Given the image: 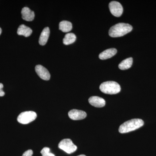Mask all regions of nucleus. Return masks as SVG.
<instances>
[{
  "mask_svg": "<svg viewBox=\"0 0 156 156\" xmlns=\"http://www.w3.org/2000/svg\"><path fill=\"white\" fill-rule=\"evenodd\" d=\"M132 27L128 23H120L112 27L109 30V35L112 37H122L132 30Z\"/></svg>",
  "mask_w": 156,
  "mask_h": 156,
  "instance_id": "obj_1",
  "label": "nucleus"
},
{
  "mask_svg": "<svg viewBox=\"0 0 156 156\" xmlns=\"http://www.w3.org/2000/svg\"><path fill=\"white\" fill-rule=\"evenodd\" d=\"M144 122L140 119H133L125 122L119 128V132L122 134L134 131L144 126Z\"/></svg>",
  "mask_w": 156,
  "mask_h": 156,
  "instance_id": "obj_2",
  "label": "nucleus"
},
{
  "mask_svg": "<svg viewBox=\"0 0 156 156\" xmlns=\"http://www.w3.org/2000/svg\"><path fill=\"white\" fill-rule=\"evenodd\" d=\"M99 89L103 93L109 95L116 94L121 89L119 84L114 81L104 82L101 84Z\"/></svg>",
  "mask_w": 156,
  "mask_h": 156,
  "instance_id": "obj_3",
  "label": "nucleus"
},
{
  "mask_svg": "<svg viewBox=\"0 0 156 156\" xmlns=\"http://www.w3.org/2000/svg\"><path fill=\"white\" fill-rule=\"evenodd\" d=\"M37 117L36 113L33 111L23 112L17 118L18 122L22 124H27L33 122Z\"/></svg>",
  "mask_w": 156,
  "mask_h": 156,
  "instance_id": "obj_4",
  "label": "nucleus"
},
{
  "mask_svg": "<svg viewBox=\"0 0 156 156\" xmlns=\"http://www.w3.org/2000/svg\"><path fill=\"white\" fill-rule=\"evenodd\" d=\"M58 147L66 153L71 154L76 151L77 147L70 139H64L58 144Z\"/></svg>",
  "mask_w": 156,
  "mask_h": 156,
  "instance_id": "obj_5",
  "label": "nucleus"
},
{
  "mask_svg": "<svg viewBox=\"0 0 156 156\" xmlns=\"http://www.w3.org/2000/svg\"><path fill=\"white\" fill-rule=\"evenodd\" d=\"M109 8L111 13L115 17H119L122 14L123 7L119 2L115 1L111 2L109 4Z\"/></svg>",
  "mask_w": 156,
  "mask_h": 156,
  "instance_id": "obj_6",
  "label": "nucleus"
},
{
  "mask_svg": "<svg viewBox=\"0 0 156 156\" xmlns=\"http://www.w3.org/2000/svg\"><path fill=\"white\" fill-rule=\"evenodd\" d=\"M68 115L70 119L73 120H80L85 119L87 114L86 112L83 111L72 109L69 112Z\"/></svg>",
  "mask_w": 156,
  "mask_h": 156,
  "instance_id": "obj_7",
  "label": "nucleus"
},
{
  "mask_svg": "<svg viewBox=\"0 0 156 156\" xmlns=\"http://www.w3.org/2000/svg\"><path fill=\"white\" fill-rule=\"evenodd\" d=\"M35 71L38 76L42 80L47 81L50 80V74L46 68L41 65H38L36 66Z\"/></svg>",
  "mask_w": 156,
  "mask_h": 156,
  "instance_id": "obj_8",
  "label": "nucleus"
},
{
  "mask_svg": "<svg viewBox=\"0 0 156 156\" xmlns=\"http://www.w3.org/2000/svg\"><path fill=\"white\" fill-rule=\"evenodd\" d=\"M89 102L92 106L97 108H101L105 106V101L102 98L98 96H92L89 99Z\"/></svg>",
  "mask_w": 156,
  "mask_h": 156,
  "instance_id": "obj_9",
  "label": "nucleus"
},
{
  "mask_svg": "<svg viewBox=\"0 0 156 156\" xmlns=\"http://www.w3.org/2000/svg\"><path fill=\"white\" fill-rule=\"evenodd\" d=\"M21 14L23 19L26 21H31L34 18V12L27 7H24L22 9Z\"/></svg>",
  "mask_w": 156,
  "mask_h": 156,
  "instance_id": "obj_10",
  "label": "nucleus"
},
{
  "mask_svg": "<svg viewBox=\"0 0 156 156\" xmlns=\"http://www.w3.org/2000/svg\"><path fill=\"white\" fill-rule=\"evenodd\" d=\"M50 30L49 27H45L42 31L39 38V44L42 46H44L47 44L49 36H50Z\"/></svg>",
  "mask_w": 156,
  "mask_h": 156,
  "instance_id": "obj_11",
  "label": "nucleus"
},
{
  "mask_svg": "<svg viewBox=\"0 0 156 156\" xmlns=\"http://www.w3.org/2000/svg\"><path fill=\"white\" fill-rule=\"evenodd\" d=\"M117 50L115 48L108 49L105 50L99 55V58L102 60L108 59L113 57L116 54Z\"/></svg>",
  "mask_w": 156,
  "mask_h": 156,
  "instance_id": "obj_12",
  "label": "nucleus"
},
{
  "mask_svg": "<svg viewBox=\"0 0 156 156\" xmlns=\"http://www.w3.org/2000/svg\"><path fill=\"white\" fill-rule=\"evenodd\" d=\"M32 33V30L31 29L23 24L20 26L17 31V33L19 35L23 36L25 37H29Z\"/></svg>",
  "mask_w": 156,
  "mask_h": 156,
  "instance_id": "obj_13",
  "label": "nucleus"
},
{
  "mask_svg": "<svg viewBox=\"0 0 156 156\" xmlns=\"http://www.w3.org/2000/svg\"><path fill=\"white\" fill-rule=\"evenodd\" d=\"M73 28V25L69 21L63 20L60 22L59 24V29L64 33H67L70 31Z\"/></svg>",
  "mask_w": 156,
  "mask_h": 156,
  "instance_id": "obj_14",
  "label": "nucleus"
},
{
  "mask_svg": "<svg viewBox=\"0 0 156 156\" xmlns=\"http://www.w3.org/2000/svg\"><path fill=\"white\" fill-rule=\"evenodd\" d=\"M132 63H133V58L130 57L123 60L119 64V67L121 70L128 69L131 67Z\"/></svg>",
  "mask_w": 156,
  "mask_h": 156,
  "instance_id": "obj_15",
  "label": "nucleus"
},
{
  "mask_svg": "<svg viewBox=\"0 0 156 156\" xmlns=\"http://www.w3.org/2000/svg\"><path fill=\"white\" fill-rule=\"evenodd\" d=\"M76 37V35L73 33H68L65 36L63 39V43L65 45H68L74 43Z\"/></svg>",
  "mask_w": 156,
  "mask_h": 156,
  "instance_id": "obj_16",
  "label": "nucleus"
},
{
  "mask_svg": "<svg viewBox=\"0 0 156 156\" xmlns=\"http://www.w3.org/2000/svg\"><path fill=\"white\" fill-rule=\"evenodd\" d=\"M42 156H55L54 154L50 152V149L49 147H45L41 152Z\"/></svg>",
  "mask_w": 156,
  "mask_h": 156,
  "instance_id": "obj_17",
  "label": "nucleus"
},
{
  "mask_svg": "<svg viewBox=\"0 0 156 156\" xmlns=\"http://www.w3.org/2000/svg\"><path fill=\"white\" fill-rule=\"evenodd\" d=\"M33 154V151L31 150H29L26 151L23 154L22 156H32Z\"/></svg>",
  "mask_w": 156,
  "mask_h": 156,
  "instance_id": "obj_18",
  "label": "nucleus"
},
{
  "mask_svg": "<svg viewBox=\"0 0 156 156\" xmlns=\"http://www.w3.org/2000/svg\"><path fill=\"white\" fill-rule=\"evenodd\" d=\"M3 87H4V86L3 84L0 83V97L4 96L5 95V92L2 90Z\"/></svg>",
  "mask_w": 156,
  "mask_h": 156,
  "instance_id": "obj_19",
  "label": "nucleus"
},
{
  "mask_svg": "<svg viewBox=\"0 0 156 156\" xmlns=\"http://www.w3.org/2000/svg\"><path fill=\"white\" fill-rule=\"evenodd\" d=\"M2 29H1V27H0V35L1 34H2Z\"/></svg>",
  "mask_w": 156,
  "mask_h": 156,
  "instance_id": "obj_20",
  "label": "nucleus"
},
{
  "mask_svg": "<svg viewBox=\"0 0 156 156\" xmlns=\"http://www.w3.org/2000/svg\"><path fill=\"white\" fill-rule=\"evenodd\" d=\"M86 156V155H84V154H81V155H79V156Z\"/></svg>",
  "mask_w": 156,
  "mask_h": 156,
  "instance_id": "obj_21",
  "label": "nucleus"
}]
</instances>
